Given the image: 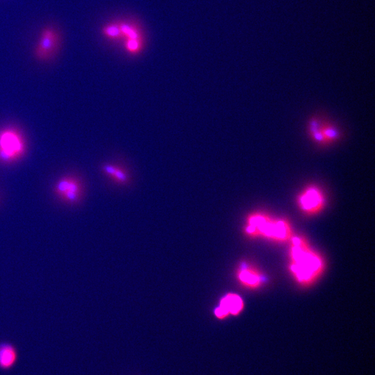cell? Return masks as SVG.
<instances>
[{
  "label": "cell",
  "mask_w": 375,
  "mask_h": 375,
  "mask_svg": "<svg viewBox=\"0 0 375 375\" xmlns=\"http://www.w3.org/2000/svg\"><path fill=\"white\" fill-rule=\"evenodd\" d=\"M310 131L313 138L316 141H317L318 142H325L322 133L321 126H319V124L317 120L313 119L310 122Z\"/></svg>",
  "instance_id": "obj_12"
},
{
  "label": "cell",
  "mask_w": 375,
  "mask_h": 375,
  "mask_svg": "<svg viewBox=\"0 0 375 375\" xmlns=\"http://www.w3.org/2000/svg\"><path fill=\"white\" fill-rule=\"evenodd\" d=\"M102 169L104 174L117 183L125 184L128 181L127 172L119 166L107 163L102 166Z\"/></svg>",
  "instance_id": "obj_8"
},
{
  "label": "cell",
  "mask_w": 375,
  "mask_h": 375,
  "mask_svg": "<svg viewBox=\"0 0 375 375\" xmlns=\"http://www.w3.org/2000/svg\"><path fill=\"white\" fill-rule=\"evenodd\" d=\"M103 33L108 38H118L122 35L119 25L108 24L103 28Z\"/></svg>",
  "instance_id": "obj_13"
},
{
  "label": "cell",
  "mask_w": 375,
  "mask_h": 375,
  "mask_svg": "<svg viewBox=\"0 0 375 375\" xmlns=\"http://www.w3.org/2000/svg\"><path fill=\"white\" fill-rule=\"evenodd\" d=\"M54 196L66 205L78 204L83 195V185L79 178L65 175L59 178L53 186Z\"/></svg>",
  "instance_id": "obj_4"
},
{
  "label": "cell",
  "mask_w": 375,
  "mask_h": 375,
  "mask_svg": "<svg viewBox=\"0 0 375 375\" xmlns=\"http://www.w3.org/2000/svg\"><path fill=\"white\" fill-rule=\"evenodd\" d=\"M60 34L52 26L44 28L40 34L34 49V56L39 61H47L51 59L58 49Z\"/></svg>",
  "instance_id": "obj_5"
},
{
  "label": "cell",
  "mask_w": 375,
  "mask_h": 375,
  "mask_svg": "<svg viewBox=\"0 0 375 375\" xmlns=\"http://www.w3.org/2000/svg\"><path fill=\"white\" fill-rule=\"evenodd\" d=\"M321 129L325 142L335 140L338 138V131L331 125L321 126Z\"/></svg>",
  "instance_id": "obj_11"
},
{
  "label": "cell",
  "mask_w": 375,
  "mask_h": 375,
  "mask_svg": "<svg viewBox=\"0 0 375 375\" xmlns=\"http://www.w3.org/2000/svg\"><path fill=\"white\" fill-rule=\"evenodd\" d=\"M247 232L251 235H262L269 238L283 240L289 238L290 228L283 220H272L260 214L252 215L248 219Z\"/></svg>",
  "instance_id": "obj_3"
},
{
  "label": "cell",
  "mask_w": 375,
  "mask_h": 375,
  "mask_svg": "<svg viewBox=\"0 0 375 375\" xmlns=\"http://www.w3.org/2000/svg\"><path fill=\"white\" fill-rule=\"evenodd\" d=\"M290 258L291 271L301 283L312 281L322 270V262L319 256L310 249L302 238H292Z\"/></svg>",
  "instance_id": "obj_1"
},
{
  "label": "cell",
  "mask_w": 375,
  "mask_h": 375,
  "mask_svg": "<svg viewBox=\"0 0 375 375\" xmlns=\"http://www.w3.org/2000/svg\"><path fill=\"white\" fill-rule=\"evenodd\" d=\"M298 201L303 211L313 213L322 208L324 204V197L319 188L310 185L301 192Z\"/></svg>",
  "instance_id": "obj_6"
},
{
  "label": "cell",
  "mask_w": 375,
  "mask_h": 375,
  "mask_svg": "<svg viewBox=\"0 0 375 375\" xmlns=\"http://www.w3.org/2000/svg\"><path fill=\"white\" fill-rule=\"evenodd\" d=\"M16 351L9 344H0V366L9 367L12 366L16 358Z\"/></svg>",
  "instance_id": "obj_10"
},
{
  "label": "cell",
  "mask_w": 375,
  "mask_h": 375,
  "mask_svg": "<svg viewBox=\"0 0 375 375\" xmlns=\"http://www.w3.org/2000/svg\"><path fill=\"white\" fill-rule=\"evenodd\" d=\"M25 137L16 127L8 126L0 131V161L10 164L21 160L26 154Z\"/></svg>",
  "instance_id": "obj_2"
},
{
  "label": "cell",
  "mask_w": 375,
  "mask_h": 375,
  "mask_svg": "<svg viewBox=\"0 0 375 375\" xmlns=\"http://www.w3.org/2000/svg\"><path fill=\"white\" fill-rule=\"evenodd\" d=\"M243 308V301L236 294H228L220 301L219 306L215 310V315L222 318L228 313L238 315Z\"/></svg>",
  "instance_id": "obj_7"
},
{
  "label": "cell",
  "mask_w": 375,
  "mask_h": 375,
  "mask_svg": "<svg viewBox=\"0 0 375 375\" xmlns=\"http://www.w3.org/2000/svg\"><path fill=\"white\" fill-rule=\"evenodd\" d=\"M238 276L242 283L249 287H256L260 283L258 273L250 267L241 268Z\"/></svg>",
  "instance_id": "obj_9"
}]
</instances>
